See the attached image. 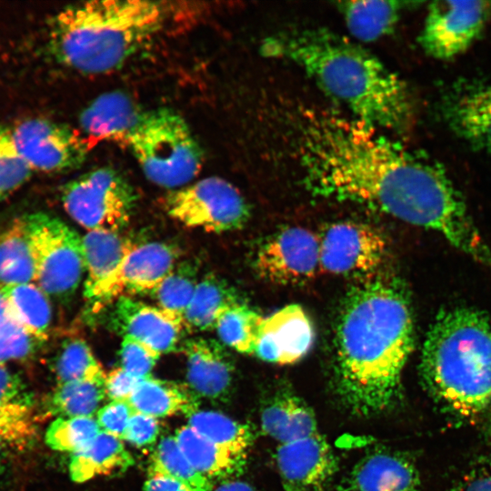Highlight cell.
<instances>
[{
    "label": "cell",
    "mask_w": 491,
    "mask_h": 491,
    "mask_svg": "<svg viewBox=\"0 0 491 491\" xmlns=\"http://www.w3.org/2000/svg\"><path fill=\"white\" fill-rule=\"evenodd\" d=\"M349 33L363 42L388 35L396 26L403 3L397 1H344L336 4Z\"/></svg>",
    "instance_id": "28"
},
{
    "label": "cell",
    "mask_w": 491,
    "mask_h": 491,
    "mask_svg": "<svg viewBox=\"0 0 491 491\" xmlns=\"http://www.w3.org/2000/svg\"><path fill=\"white\" fill-rule=\"evenodd\" d=\"M276 467L285 491H328L336 457L320 434L279 445Z\"/></svg>",
    "instance_id": "15"
},
{
    "label": "cell",
    "mask_w": 491,
    "mask_h": 491,
    "mask_svg": "<svg viewBox=\"0 0 491 491\" xmlns=\"http://www.w3.org/2000/svg\"><path fill=\"white\" fill-rule=\"evenodd\" d=\"M440 108L455 135L475 149L491 153V84L455 85L443 96Z\"/></svg>",
    "instance_id": "16"
},
{
    "label": "cell",
    "mask_w": 491,
    "mask_h": 491,
    "mask_svg": "<svg viewBox=\"0 0 491 491\" xmlns=\"http://www.w3.org/2000/svg\"><path fill=\"white\" fill-rule=\"evenodd\" d=\"M315 341L312 321L304 308L290 304L263 318L254 355L279 365L299 361Z\"/></svg>",
    "instance_id": "17"
},
{
    "label": "cell",
    "mask_w": 491,
    "mask_h": 491,
    "mask_svg": "<svg viewBox=\"0 0 491 491\" xmlns=\"http://www.w3.org/2000/svg\"><path fill=\"white\" fill-rule=\"evenodd\" d=\"M61 198L66 213L88 231H119L130 221L137 195L122 175L105 166L66 183Z\"/></svg>",
    "instance_id": "8"
},
{
    "label": "cell",
    "mask_w": 491,
    "mask_h": 491,
    "mask_svg": "<svg viewBox=\"0 0 491 491\" xmlns=\"http://www.w3.org/2000/svg\"><path fill=\"white\" fill-rule=\"evenodd\" d=\"M210 442L235 453L246 454L253 433L242 424L216 411H196L188 416V425Z\"/></svg>",
    "instance_id": "32"
},
{
    "label": "cell",
    "mask_w": 491,
    "mask_h": 491,
    "mask_svg": "<svg viewBox=\"0 0 491 491\" xmlns=\"http://www.w3.org/2000/svg\"><path fill=\"white\" fill-rule=\"evenodd\" d=\"M344 491H422L418 471L404 454L375 450L360 459L347 475Z\"/></svg>",
    "instance_id": "20"
},
{
    "label": "cell",
    "mask_w": 491,
    "mask_h": 491,
    "mask_svg": "<svg viewBox=\"0 0 491 491\" xmlns=\"http://www.w3.org/2000/svg\"><path fill=\"white\" fill-rule=\"evenodd\" d=\"M165 205L167 214L181 224L211 233L237 230L250 215L240 192L217 176L172 190L165 197Z\"/></svg>",
    "instance_id": "9"
},
{
    "label": "cell",
    "mask_w": 491,
    "mask_h": 491,
    "mask_svg": "<svg viewBox=\"0 0 491 491\" xmlns=\"http://www.w3.org/2000/svg\"><path fill=\"white\" fill-rule=\"evenodd\" d=\"M125 145L152 183L175 190L200 172L203 151L190 128L175 112H145Z\"/></svg>",
    "instance_id": "6"
},
{
    "label": "cell",
    "mask_w": 491,
    "mask_h": 491,
    "mask_svg": "<svg viewBox=\"0 0 491 491\" xmlns=\"http://www.w3.org/2000/svg\"><path fill=\"white\" fill-rule=\"evenodd\" d=\"M488 12L489 4L484 1L433 2L418 36L419 45L433 58H454L480 35Z\"/></svg>",
    "instance_id": "13"
},
{
    "label": "cell",
    "mask_w": 491,
    "mask_h": 491,
    "mask_svg": "<svg viewBox=\"0 0 491 491\" xmlns=\"http://www.w3.org/2000/svg\"><path fill=\"white\" fill-rule=\"evenodd\" d=\"M264 316L242 302L226 308L217 318L215 329L226 346L254 355Z\"/></svg>",
    "instance_id": "34"
},
{
    "label": "cell",
    "mask_w": 491,
    "mask_h": 491,
    "mask_svg": "<svg viewBox=\"0 0 491 491\" xmlns=\"http://www.w3.org/2000/svg\"><path fill=\"white\" fill-rule=\"evenodd\" d=\"M2 290L16 322L33 336L47 341L53 315L49 296L35 282L8 286Z\"/></svg>",
    "instance_id": "30"
},
{
    "label": "cell",
    "mask_w": 491,
    "mask_h": 491,
    "mask_svg": "<svg viewBox=\"0 0 491 491\" xmlns=\"http://www.w3.org/2000/svg\"><path fill=\"white\" fill-rule=\"evenodd\" d=\"M188 386L208 399L225 396L231 386L233 365L222 345L213 339L195 337L185 341Z\"/></svg>",
    "instance_id": "21"
},
{
    "label": "cell",
    "mask_w": 491,
    "mask_h": 491,
    "mask_svg": "<svg viewBox=\"0 0 491 491\" xmlns=\"http://www.w3.org/2000/svg\"><path fill=\"white\" fill-rule=\"evenodd\" d=\"M35 282V263L23 215L0 228V286Z\"/></svg>",
    "instance_id": "29"
},
{
    "label": "cell",
    "mask_w": 491,
    "mask_h": 491,
    "mask_svg": "<svg viewBox=\"0 0 491 491\" xmlns=\"http://www.w3.org/2000/svg\"><path fill=\"white\" fill-rule=\"evenodd\" d=\"M133 464L123 440L101 431L90 445L72 455L69 473L74 482L84 483L96 476L123 473Z\"/></svg>",
    "instance_id": "25"
},
{
    "label": "cell",
    "mask_w": 491,
    "mask_h": 491,
    "mask_svg": "<svg viewBox=\"0 0 491 491\" xmlns=\"http://www.w3.org/2000/svg\"><path fill=\"white\" fill-rule=\"evenodd\" d=\"M157 418L135 411L131 416L122 440L143 447L154 444L159 435Z\"/></svg>",
    "instance_id": "43"
},
{
    "label": "cell",
    "mask_w": 491,
    "mask_h": 491,
    "mask_svg": "<svg viewBox=\"0 0 491 491\" xmlns=\"http://www.w3.org/2000/svg\"><path fill=\"white\" fill-rule=\"evenodd\" d=\"M142 379L121 366L111 370L105 379V396L111 400H129Z\"/></svg>",
    "instance_id": "44"
},
{
    "label": "cell",
    "mask_w": 491,
    "mask_h": 491,
    "mask_svg": "<svg viewBox=\"0 0 491 491\" xmlns=\"http://www.w3.org/2000/svg\"><path fill=\"white\" fill-rule=\"evenodd\" d=\"M449 491H491V463L473 467Z\"/></svg>",
    "instance_id": "45"
},
{
    "label": "cell",
    "mask_w": 491,
    "mask_h": 491,
    "mask_svg": "<svg viewBox=\"0 0 491 491\" xmlns=\"http://www.w3.org/2000/svg\"><path fill=\"white\" fill-rule=\"evenodd\" d=\"M134 413L128 400H114L98 409L96 421L102 432L122 440Z\"/></svg>",
    "instance_id": "42"
},
{
    "label": "cell",
    "mask_w": 491,
    "mask_h": 491,
    "mask_svg": "<svg viewBox=\"0 0 491 491\" xmlns=\"http://www.w3.org/2000/svg\"><path fill=\"white\" fill-rule=\"evenodd\" d=\"M85 279L84 292L110 276L135 247L118 231L94 229L82 237Z\"/></svg>",
    "instance_id": "27"
},
{
    "label": "cell",
    "mask_w": 491,
    "mask_h": 491,
    "mask_svg": "<svg viewBox=\"0 0 491 491\" xmlns=\"http://www.w3.org/2000/svg\"><path fill=\"white\" fill-rule=\"evenodd\" d=\"M198 397L188 386L148 376L139 382L128 401L135 411L159 418L190 416L198 411Z\"/></svg>",
    "instance_id": "24"
},
{
    "label": "cell",
    "mask_w": 491,
    "mask_h": 491,
    "mask_svg": "<svg viewBox=\"0 0 491 491\" xmlns=\"http://www.w3.org/2000/svg\"><path fill=\"white\" fill-rule=\"evenodd\" d=\"M100 432L93 416L57 417L49 425L45 440L53 450L74 455L90 445Z\"/></svg>",
    "instance_id": "39"
},
{
    "label": "cell",
    "mask_w": 491,
    "mask_h": 491,
    "mask_svg": "<svg viewBox=\"0 0 491 491\" xmlns=\"http://www.w3.org/2000/svg\"><path fill=\"white\" fill-rule=\"evenodd\" d=\"M414 346L408 297L395 279L362 280L346 294L335 334V386L353 414L370 416L396 399Z\"/></svg>",
    "instance_id": "2"
},
{
    "label": "cell",
    "mask_w": 491,
    "mask_h": 491,
    "mask_svg": "<svg viewBox=\"0 0 491 491\" xmlns=\"http://www.w3.org/2000/svg\"><path fill=\"white\" fill-rule=\"evenodd\" d=\"M35 263V283L49 296L69 298L85 274L82 237L65 222L35 212L23 215Z\"/></svg>",
    "instance_id": "7"
},
{
    "label": "cell",
    "mask_w": 491,
    "mask_h": 491,
    "mask_svg": "<svg viewBox=\"0 0 491 491\" xmlns=\"http://www.w3.org/2000/svg\"><path fill=\"white\" fill-rule=\"evenodd\" d=\"M161 354L140 340L123 336L120 349L121 367L133 376L144 379L151 376Z\"/></svg>",
    "instance_id": "41"
},
{
    "label": "cell",
    "mask_w": 491,
    "mask_h": 491,
    "mask_svg": "<svg viewBox=\"0 0 491 491\" xmlns=\"http://www.w3.org/2000/svg\"><path fill=\"white\" fill-rule=\"evenodd\" d=\"M260 422L263 431L280 445L319 434L312 408L286 389L276 391L264 402Z\"/></svg>",
    "instance_id": "23"
},
{
    "label": "cell",
    "mask_w": 491,
    "mask_h": 491,
    "mask_svg": "<svg viewBox=\"0 0 491 491\" xmlns=\"http://www.w3.org/2000/svg\"><path fill=\"white\" fill-rule=\"evenodd\" d=\"M115 303L112 322L123 336L135 337L161 355L177 347L185 330L181 320L130 296H122Z\"/></svg>",
    "instance_id": "18"
},
{
    "label": "cell",
    "mask_w": 491,
    "mask_h": 491,
    "mask_svg": "<svg viewBox=\"0 0 491 491\" xmlns=\"http://www.w3.org/2000/svg\"><path fill=\"white\" fill-rule=\"evenodd\" d=\"M164 7L141 0L70 5L53 18L49 48L63 65L83 74L118 69L162 27Z\"/></svg>",
    "instance_id": "5"
},
{
    "label": "cell",
    "mask_w": 491,
    "mask_h": 491,
    "mask_svg": "<svg viewBox=\"0 0 491 491\" xmlns=\"http://www.w3.org/2000/svg\"><path fill=\"white\" fill-rule=\"evenodd\" d=\"M198 282L193 263L182 262L149 295L157 307L183 322Z\"/></svg>",
    "instance_id": "36"
},
{
    "label": "cell",
    "mask_w": 491,
    "mask_h": 491,
    "mask_svg": "<svg viewBox=\"0 0 491 491\" xmlns=\"http://www.w3.org/2000/svg\"><path fill=\"white\" fill-rule=\"evenodd\" d=\"M213 491H261L254 486L238 480L224 481Z\"/></svg>",
    "instance_id": "47"
},
{
    "label": "cell",
    "mask_w": 491,
    "mask_h": 491,
    "mask_svg": "<svg viewBox=\"0 0 491 491\" xmlns=\"http://www.w3.org/2000/svg\"><path fill=\"white\" fill-rule=\"evenodd\" d=\"M45 342L26 332L12 316L0 286V365L26 361Z\"/></svg>",
    "instance_id": "38"
},
{
    "label": "cell",
    "mask_w": 491,
    "mask_h": 491,
    "mask_svg": "<svg viewBox=\"0 0 491 491\" xmlns=\"http://www.w3.org/2000/svg\"><path fill=\"white\" fill-rule=\"evenodd\" d=\"M293 147L310 191L432 230L491 271V247L445 168L356 118L299 109Z\"/></svg>",
    "instance_id": "1"
},
{
    "label": "cell",
    "mask_w": 491,
    "mask_h": 491,
    "mask_svg": "<svg viewBox=\"0 0 491 491\" xmlns=\"http://www.w3.org/2000/svg\"><path fill=\"white\" fill-rule=\"evenodd\" d=\"M239 302L237 295L226 283L215 276H206L199 280L184 315L185 329L190 332L215 329L219 316Z\"/></svg>",
    "instance_id": "31"
},
{
    "label": "cell",
    "mask_w": 491,
    "mask_h": 491,
    "mask_svg": "<svg viewBox=\"0 0 491 491\" xmlns=\"http://www.w3.org/2000/svg\"><path fill=\"white\" fill-rule=\"evenodd\" d=\"M148 476H163L180 481L196 491H213L211 480L191 465L174 436L162 438L151 454Z\"/></svg>",
    "instance_id": "33"
},
{
    "label": "cell",
    "mask_w": 491,
    "mask_h": 491,
    "mask_svg": "<svg viewBox=\"0 0 491 491\" xmlns=\"http://www.w3.org/2000/svg\"><path fill=\"white\" fill-rule=\"evenodd\" d=\"M37 436L35 403L24 381L0 365V444L15 452L30 449Z\"/></svg>",
    "instance_id": "19"
},
{
    "label": "cell",
    "mask_w": 491,
    "mask_h": 491,
    "mask_svg": "<svg viewBox=\"0 0 491 491\" xmlns=\"http://www.w3.org/2000/svg\"><path fill=\"white\" fill-rule=\"evenodd\" d=\"M10 130L16 148L33 171H71L86 158L87 141L66 125L31 118L16 124Z\"/></svg>",
    "instance_id": "12"
},
{
    "label": "cell",
    "mask_w": 491,
    "mask_h": 491,
    "mask_svg": "<svg viewBox=\"0 0 491 491\" xmlns=\"http://www.w3.org/2000/svg\"><path fill=\"white\" fill-rule=\"evenodd\" d=\"M54 366L57 385L71 381L105 382L106 376L90 346L80 338L64 342Z\"/></svg>",
    "instance_id": "37"
},
{
    "label": "cell",
    "mask_w": 491,
    "mask_h": 491,
    "mask_svg": "<svg viewBox=\"0 0 491 491\" xmlns=\"http://www.w3.org/2000/svg\"><path fill=\"white\" fill-rule=\"evenodd\" d=\"M318 236L320 269L328 274L366 280L376 276L387 256L383 234L362 222H336Z\"/></svg>",
    "instance_id": "10"
},
{
    "label": "cell",
    "mask_w": 491,
    "mask_h": 491,
    "mask_svg": "<svg viewBox=\"0 0 491 491\" xmlns=\"http://www.w3.org/2000/svg\"><path fill=\"white\" fill-rule=\"evenodd\" d=\"M33 172L16 148L10 127L0 125V204L27 182Z\"/></svg>",
    "instance_id": "40"
},
{
    "label": "cell",
    "mask_w": 491,
    "mask_h": 491,
    "mask_svg": "<svg viewBox=\"0 0 491 491\" xmlns=\"http://www.w3.org/2000/svg\"><path fill=\"white\" fill-rule=\"evenodd\" d=\"M174 436L195 469L209 480L232 476L245 466L246 454L215 445L189 426L177 429Z\"/></svg>",
    "instance_id": "26"
},
{
    "label": "cell",
    "mask_w": 491,
    "mask_h": 491,
    "mask_svg": "<svg viewBox=\"0 0 491 491\" xmlns=\"http://www.w3.org/2000/svg\"><path fill=\"white\" fill-rule=\"evenodd\" d=\"M3 448L4 446L0 444V472L2 470V466H3Z\"/></svg>",
    "instance_id": "48"
},
{
    "label": "cell",
    "mask_w": 491,
    "mask_h": 491,
    "mask_svg": "<svg viewBox=\"0 0 491 491\" xmlns=\"http://www.w3.org/2000/svg\"><path fill=\"white\" fill-rule=\"evenodd\" d=\"M419 374L440 410L491 436V314L440 312L424 341Z\"/></svg>",
    "instance_id": "4"
},
{
    "label": "cell",
    "mask_w": 491,
    "mask_h": 491,
    "mask_svg": "<svg viewBox=\"0 0 491 491\" xmlns=\"http://www.w3.org/2000/svg\"><path fill=\"white\" fill-rule=\"evenodd\" d=\"M144 491H196L189 486L163 476H148L144 485Z\"/></svg>",
    "instance_id": "46"
},
{
    "label": "cell",
    "mask_w": 491,
    "mask_h": 491,
    "mask_svg": "<svg viewBox=\"0 0 491 491\" xmlns=\"http://www.w3.org/2000/svg\"><path fill=\"white\" fill-rule=\"evenodd\" d=\"M261 51L300 67L361 122L390 130L410 124L412 103L404 82L345 37L325 29L288 30L266 37Z\"/></svg>",
    "instance_id": "3"
},
{
    "label": "cell",
    "mask_w": 491,
    "mask_h": 491,
    "mask_svg": "<svg viewBox=\"0 0 491 491\" xmlns=\"http://www.w3.org/2000/svg\"><path fill=\"white\" fill-rule=\"evenodd\" d=\"M105 396V382L71 381L57 385L48 406L58 417L93 416Z\"/></svg>",
    "instance_id": "35"
},
{
    "label": "cell",
    "mask_w": 491,
    "mask_h": 491,
    "mask_svg": "<svg viewBox=\"0 0 491 491\" xmlns=\"http://www.w3.org/2000/svg\"><path fill=\"white\" fill-rule=\"evenodd\" d=\"M254 266L259 276L274 284L308 282L320 269L319 236L300 226L285 228L260 246Z\"/></svg>",
    "instance_id": "14"
},
{
    "label": "cell",
    "mask_w": 491,
    "mask_h": 491,
    "mask_svg": "<svg viewBox=\"0 0 491 491\" xmlns=\"http://www.w3.org/2000/svg\"><path fill=\"white\" fill-rule=\"evenodd\" d=\"M144 113L129 95L114 91L97 96L85 107L79 125L91 138L125 144Z\"/></svg>",
    "instance_id": "22"
},
{
    "label": "cell",
    "mask_w": 491,
    "mask_h": 491,
    "mask_svg": "<svg viewBox=\"0 0 491 491\" xmlns=\"http://www.w3.org/2000/svg\"><path fill=\"white\" fill-rule=\"evenodd\" d=\"M176 247L164 242L135 245L117 268L84 296L98 309L122 296L151 293L178 264Z\"/></svg>",
    "instance_id": "11"
}]
</instances>
